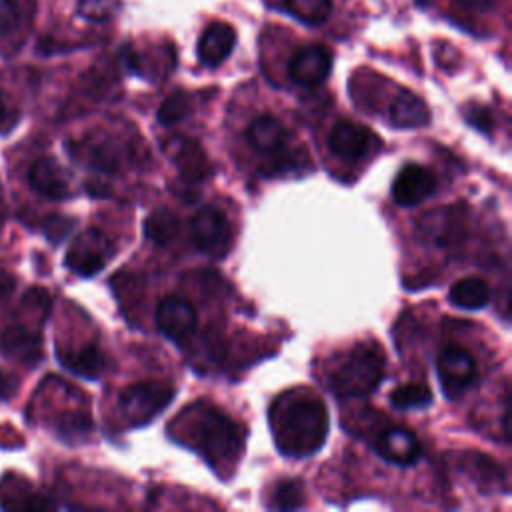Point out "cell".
<instances>
[{"label":"cell","mask_w":512,"mask_h":512,"mask_svg":"<svg viewBox=\"0 0 512 512\" xmlns=\"http://www.w3.org/2000/svg\"><path fill=\"white\" fill-rule=\"evenodd\" d=\"M270 428L280 454L312 456L328 436L326 404L308 390L286 392L270 406Z\"/></svg>","instance_id":"1"},{"label":"cell","mask_w":512,"mask_h":512,"mask_svg":"<svg viewBox=\"0 0 512 512\" xmlns=\"http://www.w3.org/2000/svg\"><path fill=\"white\" fill-rule=\"evenodd\" d=\"M184 442L200 452L210 464L230 462L242 448L240 426L224 412L204 402L186 410Z\"/></svg>","instance_id":"2"},{"label":"cell","mask_w":512,"mask_h":512,"mask_svg":"<svg viewBox=\"0 0 512 512\" xmlns=\"http://www.w3.org/2000/svg\"><path fill=\"white\" fill-rule=\"evenodd\" d=\"M386 360L372 342L350 350L346 360L330 374V388L340 398H362L372 394L384 378Z\"/></svg>","instance_id":"3"},{"label":"cell","mask_w":512,"mask_h":512,"mask_svg":"<svg viewBox=\"0 0 512 512\" xmlns=\"http://www.w3.org/2000/svg\"><path fill=\"white\" fill-rule=\"evenodd\" d=\"M174 398V388L168 382L146 380L126 386L120 392L118 408L122 418L130 426L148 424L158 412H162Z\"/></svg>","instance_id":"4"},{"label":"cell","mask_w":512,"mask_h":512,"mask_svg":"<svg viewBox=\"0 0 512 512\" xmlns=\"http://www.w3.org/2000/svg\"><path fill=\"white\" fill-rule=\"evenodd\" d=\"M112 256H114L112 240L104 232L96 228H88L70 242L64 262L72 272L88 278L98 274L110 262Z\"/></svg>","instance_id":"5"},{"label":"cell","mask_w":512,"mask_h":512,"mask_svg":"<svg viewBox=\"0 0 512 512\" xmlns=\"http://www.w3.org/2000/svg\"><path fill=\"white\" fill-rule=\"evenodd\" d=\"M192 242L208 256L224 258L232 246V226L228 218L214 206H204L190 218Z\"/></svg>","instance_id":"6"},{"label":"cell","mask_w":512,"mask_h":512,"mask_svg":"<svg viewBox=\"0 0 512 512\" xmlns=\"http://www.w3.org/2000/svg\"><path fill=\"white\" fill-rule=\"evenodd\" d=\"M438 378L444 396L450 400L460 398L476 378V362L470 352L458 344H448L436 358Z\"/></svg>","instance_id":"7"},{"label":"cell","mask_w":512,"mask_h":512,"mask_svg":"<svg viewBox=\"0 0 512 512\" xmlns=\"http://www.w3.org/2000/svg\"><path fill=\"white\" fill-rule=\"evenodd\" d=\"M164 154L168 156V160L176 166V170L180 172V176L190 182H202L210 176L212 168L208 162V156L204 154V150L200 148V144L188 136H170L164 140Z\"/></svg>","instance_id":"8"},{"label":"cell","mask_w":512,"mask_h":512,"mask_svg":"<svg viewBox=\"0 0 512 512\" xmlns=\"http://www.w3.org/2000/svg\"><path fill=\"white\" fill-rule=\"evenodd\" d=\"M332 70V52L322 44H306L300 46L290 62H288V74L294 84L314 88L320 86Z\"/></svg>","instance_id":"9"},{"label":"cell","mask_w":512,"mask_h":512,"mask_svg":"<svg viewBox=\"0 0 512 512\" xmlns=\"http://www.w3.org/2000/svg\"><path fill=\"white\" fill-rule=\"evenodd\" d=\"M34 0H0V54L12 56L28 36Z\"/></svg>","instance_id":"10"},{"label":"cell","mask_w":512,"mask_h":512,"mask_svg":"<svg viewBox=\"0 0 512 512\" xmlns=\"http://www.w3.org/2000/svg\"><path fill=\"white\" fill-rule=\"evenodd\" d=\"M198 314L194 306L176 294L164 296L156 304V326L170 340H184L196 330Z\"/></svg>","instance_id":"11"},{"label":"cell","mask_w":512,"mask_h":512,"mask_svg":"<svg viewBox=\"0 0 512 512\" xmlns=\"http://www.w3.org/2000/svg\"><path fill=\"white\" fill-rule=\"evenodd\" d=\"M436 190V176L420 164H406L392 182V198L396 204L408 208L424 202Z\"/></svg>","instance_id":"12"},{"label":"cell","mask_w":512,"mask_h":512,"mask_svg":"<svg viewBox=\"0 0 512 512\" xmlns=\"http://www.w3.org/2000/svg\"><path fill=\"white\" fill-rule=\"evenodd\" d=\"M416 228L422 242L446 248L458 242V238L462 236V214L456 208L440 206L438 210L422 214Z\"/></svg>","instance_id":"13"},{"label":"cell","mask_w":512,"mask_h":512,"mask_svg":"<svg viewBox=\"0 0 512 512\" xmlns=\"http://www.w3.org/2000/svg\"><path fill=\"white\" fill-rule=\"evenodd\" d=\"M374 450L378 452L380 458L398 466H410L422 454V448L416 436L402 426L384 428L374 440Z\"/></svg>","instance_id":"14"},{"label":"cell","mask_w":512,"mask_h":512,"mask_svg":"<svg viewBox=\"0 0 512 512\" xmlns=\"http://www.w3.org/2000/svg\"><path fill=\"white\" fill-rule=\"evenodd\" d=\"M28 184L34 192L50 200H64L72 194L64 168L50 156L34 160L28 170Z\"/></svg>","instance_id":"15"},{"label":"cell","mask_w":512,"mask_h":512,"mask_svg":"<svg viewBox=\"0 0 512 512\" xmlns=\"http://www.w3.org/2000/svg\"><path fill=\"white\" fill-rule=\"evenodd\" d=\"M0 350L14 362L34 366L42 360V336L28 326H8L0 334Z\"/></svg>","instance_id":"16"},{"label":"cell","mask_w":512,"mask_h":512,"mask_svg":"<svg viewBox=\"0 0 512 512\" xmlns=\"http://www.w3.org/2000/svg\"><path fill=\"white\" fill-rule=\"evenodd\" d=\"M234 46H236L234 26H230L228 22H212L204 28L202 36L198 38L196 54L204 66L214 68L230 56Z\"/></svg>","instance_id":"17"},{"label":"cell","mask_w":512,"mask_h":512,"mask_svg":"<svg viewBox=\"0 0 512 512\" xmlns=\"http://www.w3.org/2000/svg\"><path fill=\"white\" fill-rule=\"evenodd\" d=\"M372 138L374 136L366 126L350 120H340L330 130L328 146L336 156L344 160H356L368 152Z\"/></svg>","instance_id":"18"},{"label":"cell","mask_w":512,"mask_h":512,"mask_svg":"<svg viewBox=\"0 0 512 512\" xmlns=\"http://www.w3.org/2000/svg\"><path fill=\"white\" fill-rule=\"evenodd\" d=\"M388 120L396 128H422L430 122V110L426 102L410 90H402L388 108Z\"/></svg>","instance_id":"19"},{"label":"cell","mask_w":512,"mask_h":512,"mask_svg":"<svg viewBox=\"0 0 512 512\" xmlns=\"http://www.w3.org/2000/svg\"><path fill=\"white\" fill-rule=\"evenodd\" d=\"M0 506L6 510H36L48 508L50 502L42 500L20 476L4 474L0 480Z\"/></svg>","instance_id":"20"},{"label":"cell","mask_w":512,"mask_h":512,"mask_svg":"<svg viewBox=\"0 0 512 512\" xmlns=\"http://www.w3.org/2000/svg\"><path fill=\"white\" fill-rule=\"evenodd\" d=\"M58 362L66 370L90 380L98 378L106 366V358L96 344H84L76 350H60Z\"/></svg>","instance_id":"21"},{"label":"cell","mask_w":512,"mask_h":512,"mask_svg":"<svg viewBox=\"0 0 512 512\" xmlns=\"http://www.w3.org/2000/svg\"><path fill=\"white\" fill-rule=\"evenodd\" d=\"M246 136H248V142L256 150H260L264 154H272V152L282 150L288 132L282 126V122H278L274 116L264 114V116H258L256 120H252Z\"/></svg>","instance_id":"22"},{"label":"cell","mask_w":512,"mask_h":512,"mask_svg":"<svg viewBox=\"0 0 512 512\" xmlns=\"http://www.w3.org/2000/svg\"><path fill=\"white\" fill-rule=\"evenodd\" d=\"M448 298H450V304L456 308L480 310L490 300V286L482 278H476V276L460 278L452 284Z\"/></svg>","instance_id":"23"},{"label":"cell","mask_w":512,"mask_h":512,"mask_svg":"<svg viewBox=\"0 0 512 512\" xmlns=\"http://www.w3.org/2000/svg\"><path fill=\"white\" fill-rule=\"evenodd\" d=\"M180 234V220L170 210H156L144 222V236L158 246H166Z\"/></svg>","instance_id":"24"},{"label":"cell","mask_w":512,"mask_h":512,"mask_svg":"<svg viewBox=\"0 0 512 512\" xmlns=\"http://www.w3.org/2000/svg\"><path fill=\"white\" fill-rule=\"evenodd\" d=\"M390 402L398 410H414L424 408L432 402V390L420 382H408L392 390Z\"/></svg>","instance_id":"25"},{"label":"cell","mask_w":512,"mask_h":512,"mask_svg":"<svg viewBox=\"0 0 512 512\" xmlns=\"http://www.w3.org/2000/svg\"><path fill=\"white\" fill-rule=\"evenodd\" d=\"M192 112V98L186 90H176L164 98L158 108V122L164 126H172L184 120Z\"/></svg>","instance_id":"26"},{"label":"cell","mask_w":512,"mask_h":512,"mask_svg":"<svg viewBox=\"0 0 512 512\" xmlns=\"http://www.w3.org/2000/svg\"><path fill=\"white\" fill-rule=\"evenodd\" d=\"M286 6L306 24H322L332 12V0H286Z\"/></svg>","instance_id":"27"},{"label":"cell","mask_w":512,"mask_h":512,"mask_svg":"<svg viewBox=\"0 0 512 512\" xmlns=\"http://www.w3.org/2000/svg\"><path fill=\"white\" fill-rule=\"evenodd\" d=\"M272 500H274V508H280V510L300 508L304 502V488L298 480H282L276 484Z\"/></svg>","instance_id":"28"},{"label":"cell","mask_w":512,"mask_h":512,"mask_svg":"<svg viewBox=\"0 0 512 512\" xmlns=\"http://www.w3.org/2000/svg\"><path fill=\"white\" fill-rule=\"evenodd\" d=\"M90 426V418L84 412H66L56 420V432L64 440H78L86 436Z\"/></svg>","instance_id":"29"},{"label":"cell","mask_w":512,"mask_h":512,"mask_svg":"<svg viewBox=\"0 0 512 512\" xmlns=\"http://www.w3.org/2000/svg\"><path fill=\"white\" fill-rule=\"evenodd\" d=\"M120 6V0H78V14L86 20L100 22L110 18Z\"/></svg>","instance_id":"30"},{"label":"cell","mask_w":512,"mask_h":512,"mask_svg":"<svg viewBox=\"0 0 512 512\" xmlns=\"http://www.w3.org/2000/svg\"><path fill=\"white\" fill-rule=\"evenodd\" d=\"M74 228V218L62 216V214H52L44 218L42 222V234L48 238L50 244H60Z\"/></svg>","instance_id":"31"},{"label":"cell","mask_w":512,"mask_h":512,"mask_svg":"<svg viewBox=\"0 0 512 512\" xmlns=\"http://www.w3.org/2000/svg\"><path fill=\"white\" fill-rule=\"evenodd\" d=\"M466 464L474 478H482V480H490L494 476L498 478V466H494V462L482 454H468Z\"/></svg>","instance_id":"32"},{"label":"cell","mask_w":512,"mask_h":512,"mask_svg":"<svg viewBox=\"0 0 512 512\" xmlns=\"http://www.w3.org/2000/svg\"><path fill=\"white\" fill-rule=\"evenodd\" d=\"M464 114H466V120H468L474 128H478V130H482V132H488V130H490V126H492V116H490L488 108H484V106H468Z\"/></svg>","instance_id":"33"},{"label":"cell","mask_w":512,"mask_h":512,"mask_svg":"<svg viewBox=\"0 0 512 512\" xmlns=\"http://www.w3.org/2000/svg\"><path fill=\"white\" fill-rule=\"evenodd\" d=\"M16 122H18V116L6 106V102L0 94V132H10Z\"/></svg>","instance_id":"34"},{"label":"cell","mask_w":512,"mask_h":512,"mask_svg":"<svg viewBox=\"0 0 512 512\" xmlns=\"http://www.w3.org/2000/svg\"><path fill=\"white\" fill-rule=\"evenodd\" d=\"M16 378L0 370V400H10L16 394Z\"/></svg>","instance_id":"35"},{"label":"cell","mask_w":512,"mask_h":512,"mask_svg":"<svg viewBox=\"0 0 512 512\" xmlns=\"http://www.w3.org/2000/svg\"><path fill=\"white\" fill-rule=\"evenodd\" d=\"M86 190H88L90 196H96V198H106L110 194V188L104 182H100V180L86 182Z\"/></svg>","instance_id":"36"},{"label":"cell","mask_w":512,"mask_h":512,"mask_svg":"<svg viewBox=\"0 0 512 512\" xmlns=\"http://www.w3.org/2000/svg\"><path fill=\"white\" fill-rule=\"evenodd\" d=\"M456 6L462 10H486L490 6V0H456Z\"/></svg>","instance_id":"37"},{"label":"cell","mask_w":512,"mask_h":512,"mask_svg":"<svg viewBox=\"0 0 512 512\" xmlns=\"http://www.w3.org/2000/svg\"><path fill=\"white\" fill-rule=\"evenodd\" d=\"M10 286H12V280L6 278V276H0V298H2L6 292H10Z\"/></svg>","instance_id":"38"},{"label":"cell","mask_w":512,"mask_h":512,"mask_svg":"<svg viewBox=\"0 0 512 512\" xmlns=\"http://www.w3.org/2000/svg\"><path fill=\"white\" fill-rule=\"evenodd\" d=\"M4 220V198H2V190H0V222Z\"/></svg>","instance_id":"39"}]
</instances>
